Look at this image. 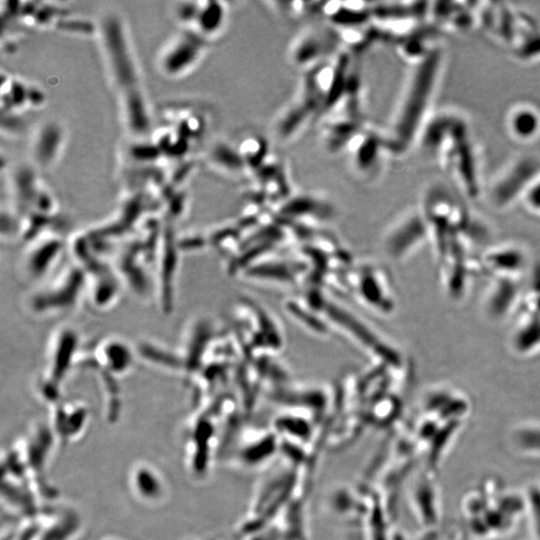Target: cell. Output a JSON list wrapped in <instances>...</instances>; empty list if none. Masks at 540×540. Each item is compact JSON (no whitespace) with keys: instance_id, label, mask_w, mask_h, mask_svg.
<instances>
[{"instance_id":"obj_1","label":"cell","mask_w":540,"mask_h":540,"mask_svg":"<svg viewBox=\"0 0 540 540\" xmlns=\"http://www.w3.org/2000/svg\"><path fill=\"white\" fill-rule=\"evenodd\" d=\"M496 483L476 487L463 500L462 510L469 531L479 539L503 537L526 513L523 496L499 490Z\"/></svg>"},{"instance_id":"obj_2","label":"cell","mask_w":540,"mask_h":540,"mask_svg":"<svg viewBox=\"0 0 540 540\" xmlns=\"http://www.w3.org/2000/svg\"><path fill=\"white\" fill-rule=\"evenodd\" d=\"M435 55H429L416 69L390 128L384 132L389 152L409 145L426 106L436 69Z\"/></svg>"},{"instance_id":"obj_3","label":"cell","mask_w":540,"mask_h":540,"mask_svg":"<svg viewBox=\"0 0 540 540\" xmlns=\"http://www.w3.org/2000/svg\"><path fill=\"white\" fill-rule=\"evenodd\" d=\"M342 47L335 30L323 27H307L298 33L289 45L287 56L290 64L302 71L335 57Z\"/></svg>"},{"instance_id":"obj_4","label":"cell","mask_w":540,"mask_h":540,"mask_svg":"<svg viewBox=\"0 0 540 540\" xmlns=\"http://www.w3.org/2000/svg\"><path fill=\"white\" fill-rule=\"evenodd\" d=\"M385 152L389 151L384 132L368 122L353 136L344 151L352 173L363 181L376 177Z\"/></svg>"},{"instance_id":"obj_5","label":"cell","mask_w":540,"mask_h":540,"mask_svg":"<svg viewBox=\"0 0 540 540\" xmlns=\"http://www.w3.org/2000/svg\"><path fill=\"white\" fill-rule=\"evenodd\" d=\"M321 114L320 103L297 90L273 120L271 129L274 139L281 144L294 142L313 122L320 120Z\"/></svg>"},{"instance_id":"obj_6","label":"cell","mask_w":540,"mask_h":540,"mask_svg":"<svg viewBox=\"0 0 540 540\" xmlns=\"http://www.w3.org/2000/svg\"><path fill=\"white\" fill-rule=\"evenodd\" d=\"M102 42L115 81L127 89L136 87V69L122 23L109 16L101 24Z\"/></svg>"},{"instance_id":"obj_7","label":"cell","mask_w":540,"mask_h":540,"mask_svg":"<svg viewBox=\"0 0 540 540\" xmlns=\"http://www.w3.org/2000/svg\"><path fill=\"white\" fill-rule=\"evenodd\" d=\"M205 47V39L198 33H184L162 53L161 71L168 76H178L185 73L200 60Z\"/></svg>"},{"instance_id":"obj_8","label":"cell","mask_w":540,"mask_h":540,"mask_svg":"<svg viewBox=\"0 0 540 540\" xmlns=\"http://www.w3.org/2000/svg\"><path fill=\"white\" fill-rule=\"evenodd\" d=\"M345 115H331L321 119L320 139L328 154L344 153L353 136L366 124Z\"/></svg>"},{"instance_id":"obj_9","label":"cell","mask_w":540,"mask_h":540,"mask_svg":"<svg viewBox=\"0 0 540 540\" xmlns=\"http://www.w3.org/2000/svg\"><path fill=\"white\" fill-rule=\"evenodd\" d=\"M280 214L285 217L329 218L333 214L331 204L314 193H295L281 202Z\"/></svg>"},{"instance_id":"obj_10","label":"cell","mask_w":540,"mask_h":540,"mask_svg":"<svg viewBox=\"0 0 540 540\" xmlns=\"http://www.w3.org/2000/svg\"><path fill=\"white\" fill-rule=\"evenodd\" d=\"M208 159L215 169L230 177L248 182L251 180V174L235 144L224 140L214 142L209 150Z\"/></svg>"},{"instance_id":"obj_11","label":"cell","mask_w":540,"mask_h":540,"mask_svg":"<svg viewBox=\"0 0 540 540\" xmlns=\"http://www.w3.org/2000/svg\"><path fill=\"white\" fill-rule=\"evenodd\" d=\"M37 243L33 248H30L23 259L25 271L30 278H39L46 274L52 264L57 261L62 248L58 239H49L46 243Z\"/></svg>"},{"instance_id":"obj_12","label":"cell","mask_w":540,"mask_h":540,"mask_svg":"<svg viewBox=\"0 0 540 540\" xmlns=\"http://www.w3.org/2000/svg\"><path fill=\"white\" fill-rule=\"evenodd\" d=\"M227 6L224 2H199L198 13L194 22L196 33L204 39L219 34L227 19Z\"/></svg>"},{"instance_id":"obj_13","label":"cell","mask_w":540,"mask_h":540,"mask_svg":"<svg viewBox=\"0 0 540 540\" xmlns=\"http://www.w3.org/2000/svg\"><path fill=\"white\" fill-rule=\"evenodd\" d=\"M63 139L62 129L50 122L44 124L34 140L33 155L35 161L41 166H48L54 162Z\"/></svg>"},{"instance_id":"obj_14","label":"cell","mask_w":540,"mask_h":540,"mask_svg":"<svg viewBox=\"0 0 540 540\" xmlns=\"http://www.w3.org/2000/svg\"><path fill=\"white\" fill-rule=\"evenodd\" d=\"M513 451L523 457L540 460V421L521 423L509 435Z\"/></svg>"},{"instance_id":"obj_15","label":"cell","mask_w":540,"mask_h":540,"mask_svg":"<svg viewBox=\"0 0 540 540\" xmlns=\"http://www.w3.org/2000/svg\"><path fill=\"white\" fill-rule=\"evenodd\" d=\"M251 178L272 154L270 145L265 137L258 133H248L235 144Z\"/></svg>"},{"instance_id":"obj_16","label":"cell","mask_w":540,"mask_h":540,"mask_svg":"<svg viewBox=\"0 0 540 540\" xmlns=\"http://www.w3.org/2000/svg\"><path fill=\"white\" fill-rule=\"evenodd\" d=\"M131 486L138 497L147 501L159 500L164 484L157 471L148 465L135 466L131 473Z\"/></svg>"},{"instance_id":"obj_17","label":"cell","mask_w":540,"mask_h":540,"mask_svg":"<svg viewBox=\"0 0 540 540\" xmlns=\"http://www.w3.org/2000/svg\"><path fill=\"white\" fill-rule=\"evenodd\" d=\"M124 112L127 125L133 133L143 134L149 130V117L144 98L137 87L125 92Z\"/></svg>"},{"instance_id":"obj_18","label":"cell","mask_w":540,"mask_h":540,"mask_svg":"<svg viewBox=\"0 0 540 540\" xmlns=\"http://www.w3.org/2000/svg\"><path fill=\"white\" fill-rule=\"evenodd\" d=\"M525 509L529 516L532 531L540 540V481L533 483L524 494Z\"/></svg>"},{"instance_id":"obj_19","label":"cell","mask_w":540,"mask_h":540,"mask_svg":"<svg viewBox=\"0 0 540 540\" xmlns=\"http://www.w3.org/2000/svg\"><path fill=\"white\" fill-rule=\"evenodd\" d=\"M199 8V2H187L178 7L177 17L185 23H194Z\"/></svg>"},{"instance_id":"obj_20","label":"cell","mask_w":540,"mask_h":540,"mask_svg":"<svg viewBox=\"0 0 540 540\" xmlns=\"http://www.w3.org/2000/svg\"><path fill=\"white\" fill-rule=\"evenodd\" d=\"M533 201L535 203H539L540 202V187L537 189V192L534 193L533 195Z\"/></svg>"}]
</instances>
